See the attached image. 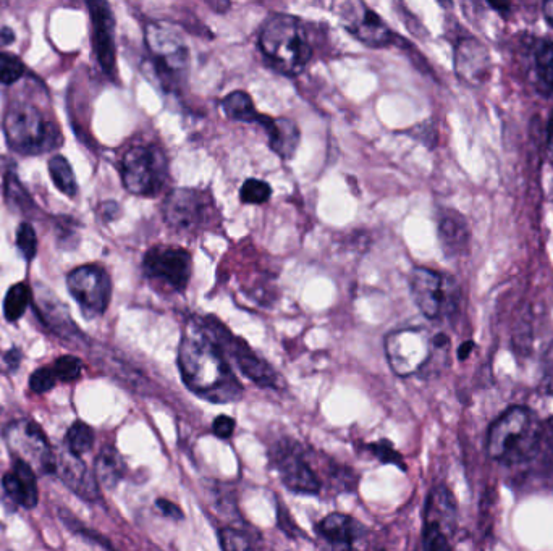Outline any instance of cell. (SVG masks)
<instances>
[{
  "label": "cell",
  "instance_id": "1",
  "mask_svg": "<svg viewBox=\"0 0 553 551\" xmlns=\"http://www.w3.org/2000/svg\"><path fill=\"white\" fill-rule=\"evenodd\" d=\"M486 451L494 463L513 472L515 484L553 485V416L510 406L490 424Z\"/></svg>",
  "mask_w": 553,
  "mask_h": 551
},
{
  "label": "cell",
  "instance_id": "2",
  "mask_svg": "<svg viewBox=\"0 0 553 551\" xmlns=\"http://www.w3.org/2000/svg\"><path fill=\"white\" fill-rule=\"evenodd\" d=\"M178 369L191 392L214 401L237 400L241 385L224 351L209 337L201 322H191L178 348Z\"/></svg>",
  "mask_w": 553,
  "mask_h": 551
},
{
  "label": "cell",
  "instance_id": "3",
  "mask_svg": "<svg viewBox=\"0 0 553 551\" xmlns=\"http://www.w3.org/2000/svg\"><path fill=\"white\" fill-rule=\"evenodd\" d=\"M259 47L267 62L283 75L296 76L313 59V46L300 18L277 13L259 34Z\"/></svg>",
  "mask_w": 553,
  "mask_h": 551
},
{
  "label": "cell",
  "instance_id": "4",
  "mask_svg": "<svg viewBox=\"0 0 553 551\" xmlns=\"http://www.w3.org/2000/svg\"><path fill=\"white\" fill-rule=\"evenodd\" d=\"M152 75L165 91H177L185 85L190 72V49L182 33L167 22H149L144 28Z\"/></svg>",
  "mask_w": 553,
  "mask_h": 551
},
{
  "label": "cell",
  "instance_id": "5",
  "mask_svg": "<svg viewBox=\"0 0 553 551\" xmlns=\"http://www.w3.org/2000/svg\"><path fill=\"white\" fill-rule=\"evenodd\" d=\"M4 133L10 148L25 156H36L60 146L59 131L52 128L38 107L26 102H15L9 107Z\"/></svg>",
  "mask_w": 553,
  "mask_h": 551
},
{
  "label": "cell",
  "instance_id": "6",
  "mask_svg": "<svg viewBox=\"0 0 553 551\" xmlns=\"http://www.w3.org/2000/svg\"><path fill=\"white\" fill-rule=\"evenodd\" d=\"M164 219L175 232L191 235L212 228L219 220V212L214 198L207 191L177 188L165 199Z\"/></svg>",
  "mask_w": 553,
  "mask_h": 551
},
{
  "label": "cell",
  "instance_id": "7",
  "mask_svg": "<svg viewBox=\"0 0 553 551\" xmlns=\"http://www.w3.org/2000/svg\"><path fill=\"white\" fill-rule=\"evenodd\" d=\"M410 290L414 304L426 319L440 320L458 311L460 290L448 275L418 267L411 272Z\"/></svg>",
  "mask_w": 553,
  "mask_h": 551
},
{
  "label": "cell",
  "instance_id": "8",
  "mask_svg": "<svg viewBox=\"0 0 553 551\" xmlns=\"http://www.w3.org/2000/svg\"><path fill=\"white\" fill-rule=\"evenodd\" d=\"M167 160L156 146H133L122 157L125 190L135 196H156L164 188Z\"/></svg>",
  "mask_w": 553,
  "mask_h": 551
},
{
  "label": "cell",
  "instance_id": "9",
  "mask_svg": "<svg viewBox=\"0 0 553 551\" xmlns=\"http://www.w3.org/2000/svg\"><path fill=\"white\" fill-rule=\"evenodd\" d=\"M203 329L209 333V337L216 341L220 350L224 351L225 358H232L237 362L238 369L253 380L256 385L264 388H279L280 375L267 364L264 359L259 358L258 354L251 350L241 338L235 337L227 327L220 324L216 317H206L199 320Z\"/></svg>",
  "mask_w": 553,
  "mask_h": 551
},
{
  "label": "cell",
  "instance_id": "10",
  "mask_svg": "<svg viewBox=\"0 0 553 551\" xmlns=\"http://www.w3.org/2000/svg\"><path fill=\"white\" fill-rule=\"evenodd\" d=\"M434 335L424 329H403L385 338V354L395 374L410 377L421 371L431 361Z\"/></svg>",
  "mask_w": 553,
  "mask_h": 551
},
{
  "label": "cell",
  "instance_id": "11",
  "mask_svg": "<svg viewBox=\"0 0 553 551\" xmlns=\"http://www.w3.org/2000/svg\"><path fill=\"white\" fill-rule=\"evenodd\" d=\"M143 270L152 283L172 293H182L191 280L193 259L186 249L154 246L144 254Z\"/></svg>",
  "mask_w": 553,
  "mask_h": 551
},
{
  "label": "cell",
  "instance_id": "12",
  "mask_svg": "<svg viewBox=\"0 0 553 551\" xmlns=\"http://www.w3.org/2000/svg\"><path fill=\"white\" fill-rule=\"evenodd\" d=\"M5 440L12 451L13 459L30 464L34 472L52 474L54 448L47 442L46 435L38 424L20 419L5 430Z\"/></svg>",
  "mask_w": 553,
  "mask_h": 551
},
{
  "label": "cell",
  "instance_id": "13",
  "mask_svg": "<svg viewBox=\"0 0 553 551\" xmlns=\"http://www.w3.org/2000/svg\"><path fill=\"white\" fill-rule=\"evenodd\" d=\"M67 288L86 317H99L107 311L112 296V282L106 269L88 264L76 267L67 275Z\"/></svg>",
  "mask_w": 553,
  "mask_h": 551
},
{
  "label": "cell",
  "instance_id": "14",
  "mask_svg": "<svg viewBox=\"0 0 553 551\" xmlns=\"http://www.w3.org/2000/svg\"><path fill=\"white\" fill-rule=\"evenodd\" d=\"M340 18L359 43L371 49H382L395 43V34L387 23L363 2H347L340 5Z\"/></svg>",
  "mask_w": 553,
  "mask_h": 551
},
{
  "label": "cell",
  "instance_id": "15",
  "mask_svg": "<svg viewBox=\"0 0 553 551\" xmlns=\"http://www.w3.org/2000/svg\"><path fill=\"white\" fill-rule=\"evenodd\" d=\"M275 467L279 471L283 485L293 493L300 495H317L321 492V480L316 471L303 458L298 446H277V455L274 458Z\"/></svg>",
  "mask_w": 553,
  "mask_h": 551
},
{
  "label": "cell",
  "instance_id": "16",
  "mask_svg": "<svg viewBox=\"0 0 553 551\" xmlns=\"http://www.w3.org/2000/svg\"><path fill=\"white\" fill-rule=\"evenodd\" d=\"M52 474L59 477L73 493L86 501L101 497V487L93 472H89L80 456L73 455L68 448H54Z\"/></svg>",
  "mask_w": 553,
  "mask_h": 551
},
{
  "label": "cell",
  "instance_id": "17",
  "mask_svg": "<svg viewBox=\"0 0 553 551\" xmlns=\"http://www.w3.org/2000/svg\"><path fill=\"white\" fill-rule=\"evenodd\" d=\"M91 20H93L94 52L99 65L109 76L117 73V54H115V18L106 2H88Z\"/></svg>",
  "mask_w": 553,
  "mask_h": 551
},
{
  "label": "cell",
  "instance_id": "18",
  "mask_svg": "<svg viewBox=\"0 0 553 551\" xmlns=\"http://www.w3.org/2000/svg\"><path fill=\"white\" fill-rule=\"evenodd\" d=\"M455 72L466 85H484L492 72L487 47L476 38H461L455 46Z\"/></svg>",
  "mask_w": 553,
  "mask_h": 551
},
{
  "label": "cell",
  "instance_id": "19",
  "mask_svg": "<svg viewBox=\"0 0 553 551\" xmlns=\"http://www.w3.org/2000/svg\"><path fill=\"white\" fill-rule=\"evenodd\" d=\"M437 232H439L442 251L448 259H455L468 253L469 244H471V228L465 215L453 209H444L439 215Z\"/></svg>",
  "mask_w": 553,
  "mask_h": 551
},
{
  "label": "cell",
  "instance_id": "20",
  "mask_svg": "<svg viewBox=\"0 0 553 551\" xmlns=\"http://www.w3.org/2000/svg\"><path fill=\"white\" fill-rule=\"evenodd\" d=\"M364 532L366 529L356 519L342 513L329 514L316 526V534L337 551H350Z\"/></svg>",
  "mask_w": 553,
  "mask_h": 551
},
{
  "label": "cell",
  "instance_id": "21",
  "mask_svg": "<svg viewBox=\"0 0 553 551\" xmlns=\"http://www.w3.org/2000/svg\"><path fill=\"white\" fill-rule=\"evenodd\" d=\"M2 484L7 495L17 505L28 509L38 505V477L30 464L23 463L20 459H13V469L5 474Z\"/></svg>",
  "mask_w": 553,
  "mask_h": 551
},
{
  "label": "cell",
  "instance_id": "22",
  "mask_svg": "<svg viewBox=\"0 0 553 551\" xmlns=\"http://www.w3.org/2000/svg\"><path fill=\"white\" fill-rule=\"evenodd\" d=\"M261 127L266 130L269 146L277 156L285 160L292 159L295 156L296 149L300 146L301 131L293 120L264 115Z\"/></svg>",
  "mask_w": 553,
  "mask_h": 551
},
{
  "label": "cell",
  "instance_id": "23",
  "mask_svg": "<svg viewBox=\"0 0 553 551\" xmlns=\"http://www.w3.org/2000/svg\"><path fill=\"white\" fill-rule=\"evenodd\" d=\"M532 75L537 93L553 97V41L545 38H529Z\"/></svg>",
  "mask_w": 553,
  "mask_h": 551
},
{
  "label": "cell",
  "instance_id": "24",
  "mask_svg": "<svg viewBox=\"0 0 553 551\" xmlns=\"http://www.w3.org/2000/svg\"><path fill=\"white\" fill-rule=\"evenodd\" d=\"M125 469L127 467H125V461H123L119 451L112 448V446H106L96 459L94 476L102 487L114 488L125 476Z\"/></svg>",
  "mask_w": 553,
  "mask_h": 551
},
{
  "label": "cell",
  "instance_id": "25",
  "mask_svg": "<svg viewBox=\"0 0 553 551\" xmlns=\"http://www.w3.org/2000/svg\"><path fill=\"white\" fill-rule=\"evenodd\" d=\"M220 106L228 118L238 120V122L261 125L262 118H264V115L259 114L258 109L254 106L250 94H246L245 91H233L222 99Z\"/></svg>",
  "mask_w": 553,
  "mask_h": 551
},
{
  "label": "cell",
  "instance_id": "26",
  "mask_svg": "<svg viewBox=\"0 0 553 551\" xmlns=\"http://www.w3.org/2000/svg\"><path fill=\"white\" fill-rule=\"evenodd\" d=\"M33 291L26 282L13 285L4 299V316L9 322H17L25 316L26 309L30 306Z\"/></svg>",
  "mask_w": 553,
  "mask_h": 551
},
{
  "label": "cell",
  "instance_id": "27",
  "mask_svg": "<svg viewBox=\"0 0 553 551\" xmlns=\"http://www.w3.org/2000/svg\"><path fill=\"white\" fill-rule=\"evenodd\" d=\"M36 311L43 317L49 327L60 335H68V330H73L72 320L68 316L67 308L55 301L54 296L51 299H44L41 303H36Z\"/></svg>",
  "mask_w": 553,
  "mask_h": 551
},
{
  "label": "cell",
  "instance_id": "28",
  "mask_svg": "<svg viewBox=\"0 0 553 551\" xmlns=\"http://www.w3.org/2000/svg\"><path fill=\"white\" fill-rule=\"evenodd\" d=\"M49 173H51L55 188L60 193H64L68 198H75L78 193L75 173H73L72 165L64 156H54L49 160Z\"/></svg>",
  "mask_w": 553,
  "mask_h": 551
},
{
  "label": "cell",
  "instance_id": "29",
  "mask_svg": "<svg viewBox=\"0 0 553 551\" xmlns=\"http://www.w3.org/2000/svg\"><path fill=\"white\" fill-rule=\"evenodd\" d=\"M423 550L452 551L447 527L432 516H424Z\"/></svg>",
  "mask_w": 553,
  "mask_h": 551
},
{
  "label": "cell",
  "instance_id": "30",
  "mask_svg": "<svg viewBox=\"0 0 553 551\" xmlns=\"http://www.w3.org/2000/svg\"><path fill=\"white\" fill-rule=\"evenodd\" d=\"M94 430L83 421L73 422L72 427L67 432V448L73 455L83 456L91 451L94 446Z\"/></svg>",
  "mask_w": 553,
  "mask_h": 551
},
{
  "label": "cell",
  "instance_id": "31",
  "mask_svg": "<svg viewBox=\"0 0 553 551\" xmlns=\"http://www.w3.org/2000/svg\"><path fill=\"white\" fill-rule=\"evenodd\" d=\"M5 199L9 202L10 207L20 212L28 211L33 207L30 194L26 193L17 175L12 172L5 175Z\"/></svg>",
  "mask_w": 553,
  "mask_h": 551
},
{
  "label": "cell",
  "instance_id": "32",
  "mask_svg": "<svg viewBox=\"0 0 553 551\" xmlns=\"http://www.w3.org/2000/svg\"><path fill=\"white\" fill-rule=\"evenodd\" d=\"M271 194V185L267 181L258 180V178H248L240 190L241 201L245 204H254V206H261L264 202L269 201Z\"/></svg>",
  "mask_w": 553,
  "mask_h": 551
},
{
  "label": "cell",
  "instance_id": "33",
  "mask_svg": "<svg viewBox=\"0 0 553 551\" xmlns=\"http://www.w3.org/2000/svg\"><path fill=\"white\" fill-rule=\"evenodd\" d=\"M25 73V64L17 55L0 52V83L13 85L22 78Z\"/></svg>",
  "mask_w": 553,
  "mask_h": 551
},
{
  "label": "cell",
  "instance_id": "34",
  "mask_svg": "<svg viewBox=\"0 0 553 551\" xmlns=\"http://www.w3.org/2000/svg\"><path fill=\"white\" fill-rule=\"evenodd\" d=\"M366 450L371 451L372 455L376 456L382 464H392V466H397L406 471L405 461H403L402 455L395 450L392 442L389 440H379V442L369 443L366 446Z\"/></svg>",
  "mask_w": 553,
  "mask_h": 551
},
{
  "label": "cell",
  "instance_id": "35",
  "mask_svg": "<svg viewBox=\"0 0 553 551\" xmlns=\"http://www.w3.org/2000/svg\"><path fill=\"white\" fill-rule=\"evenodd\" d=\"M219 540L222 551H256L248 537L232 527H224L220 530Z\"/></svg>",
  "mask_w": 553,
  "mask_h": 551
},
{
  "label": "cell",
  "instance_id": "36",
  "mask_svg": "<svg viewBox=\"0 0 553 551\" xmlns=\"http://www.w3.org/2000/svg\"><path fill=\"white\" fill-rule=\"evenodd\" d=\"M17 246L26 261H33L38 253V238L34 232L33 225L23 222L17 230Z\"/></svg>",
  "mask_w": 553,
  "mask_h": 551
},
{
  "label": "cell",
  "instance_id": "37",
  "mask_svg": "<svg viewBox=\"0 0 553 551\" xmlns=\"http://www.w3.org/2000/svg\"><path fill=\"white\" fill-rule=\"evenodd\" d=\"M52 367H54L55 375L60 382H75L80 379L81 371H83V364L75 356H62L52 364Z\"/></svg>",
  "mask_w": 553,
  "mask_h": 551
},
{
  "label": "cell",
  "instance_id": "38",
  "mask_svg": "<svg viewBox=\"0 0 553 551\" xmlns=\"http://www.w3.org/2000/svg\"><path fill=\"white\" fill-rule=\"evenodd\" d=\"M57 382H59V379L55 375L54 367H41V369L31 374V392L36 393V395H44V393L51 392L52 388L57 385Z\"/></svg>",
  "mask_w": 553,
  "mask_h": 551
},
{
  "label": "cell",
  "instance_id": "39",
  "mask_svg": "<svg viewBox=\"0 0 553 551\" xmlns=\"http://www.w3.org/2000/svg\"><path fill=\"white\" fill-rule=\"evenodd\" d=\"M542 392L547 396H553V343L545 353L544 374H542Z\"/></svg>",
  "mask_w": 553,
  "mask_h": 551
},
{
  "label": "cell",
  "instance_id": "40",
  "mask_svg": "<svg viewBox=\"0 0 553 551\" xmlns=\"http://www.w3.org/2000/svg\"><path fill=\"white\" fill-rule=\"evenodd\" d=\"M235 421L230 416H217L216 421L212 424V430L214 435L219 438H230L235 432Z\"/></svg>",
  "mask_w": 553,
  "mask_h": 551
},
{
  "label": "cell",
  "instance_id": "41",
  "mask_svg": "<svg viewBox=\"0 0 553 551\" xmlns=\"http://www.w3.org/2000/svg\"><path fill=\"white\" fill-rule=\"evenodd\" d=\"M156 506L165 518L174 519V521H183V511L180 506L175 505L174 501L167 498H157Z\"/></svg>",
  "mask_w": 553,
  "mask_h": 551
},
{
  "label": "cell",
  "instance_id": "42",
  "mask_svg": "<svg viewBox=\"0 0 553 551\" xmlns=\"http://www.w3.org/2000/svg\"><path fill=\"white\" fill-rule=\"evenodd\" d=\"M99 211H101L102 219L106 222H114L120 215V206L114 201L104 202Z\"/></svg>",
  "mask_w": 553,
  "mask_h": 551
},
{
  "label": "cell",
  "instance_id": "43",
  "mask_svg": "<svg viewBox=\"0 0 553 551\" xmlns=\"http://www.w3.org/2000/svg\"><path fill=\"white\" fill-rule=\"evenodd\" d=\"M547 156H549V162L553 167V110L549 117V123H547Z\"/></svg>",
  "mask_w": 553,
  "mask_h": 551
},
{
  "label": "cell",
  "instance_id": "44",
  "mask_svg": "<svg viewBox=\"0 0 553 551\" xmlns=\"http://www.w3.org/2000/svg\"><path fill=\"white\" fill-rule=\"evenodd\" d=\"M489 7L499 13L500 17L505 18V20L510 17L511 10H513V4H508V2H502V4L489 2Z\"/></svg>",
  "mask_w": 553,
  "mask_h": 551
},
{
  "label": "cell",
  "instance_id": "45",
  "mask_svg": "<svg viewBox=\"0 0 553 551\" xmlns=\"http://www.w3.org/2000/svg\"><path fill=\"white\" fill-rule=\"evenodd\" d=\"M15 41V33L9 26H0V47L10 46Z\"/></svg>",
  "mask_w": 553,
  "mask_h": 551
},
{
  "label": "cell",
  "instance_id": "46",
  "mask_svg": "<svg viewBox=\"0 0 553 551\" xmlns=\"http://www.w3.org/2000/svg\"><path fill=\"white\" fill-rule=\"evenodd\" d=\"M20 361H22V351L18 350V348H13V350L5 354V362H7L12 369H17V367L20 366Z\"/></svg>",
  "mask_w": 553,
  "mask_h": 551
},
{
  "label": "cell",
  "instance_id": "47",
  "mask_svg": "<svg viewBox=\"0 0 553 551\" xmlns=\"http://www.w3.org/2000/svg\"><path fill=\"white\" fill-rule=\"evenodd\" d=\"M474 348H476L474 341H465V343L458 348V359H460V361H466V359L471 356V353H473Z\"/></svg>",
  "mask_w": 553,
  "mask_h": 551
},
{
  "label": "cell",
  "instance_id": "48",
  "mask_svg": "<svg viewBox=\"0 0 553 551\" xmlns=\"http://www.w3.org/2000/svg\"><path fill=\"white\" fill-rule=\"evenodd\" d=\"M542 13H544L545 22H547V25L553 30V0H549V2H544V4H542Z\"/></svg>",
  "mask_w": 553,
  "mask_h": 551
}]
</instances>
